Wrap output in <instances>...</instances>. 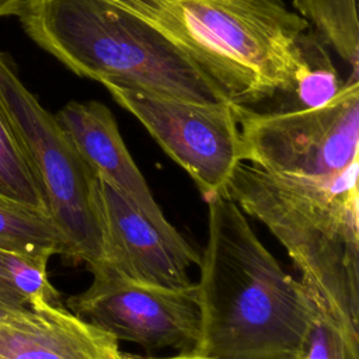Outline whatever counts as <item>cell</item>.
I'll return each instance as SVG.
<instances>
[{
    "mask_svg": "<svg viewBox=\"0 0 359 359\" xmlns=\"http://www.w3.org/2000/svg\"><path fill=\"white\" fill-rule=\"evenodd\" d=\"M304 359H359V334L318 313Z\"/></svg>",
    "mask_w": 359,
    "mask_h": 359,
    "instance_id": "cell-15",
    "label": "cell"
},
{
    "mask_svg": "<svg viewBox=\"0 0 359 359\" xmlns=\"http://www.w3.org/2000/svg\"><path fill=\"white\" fill-rule=\"evenodd\" d=\"M0 359H123L118 339L60 304L0 318Z\"/></svg>",
    "mask_w": 359,
    "mask_h": 359,
    "instance_id": "cell-10",
    "label": "cell"
},
{
    "mask_svg": "<svg viewBox=\"0 0 359 359\" xmlns=\"http://www.w3.org/2000/svg\"><path fill=\"white\" fill-rule=\"evenodd\" d=\"M17 15L34 42L80 77L230 102L167 34L111 0H24Z\"/></svg>",
    "mask_w": 359,
    "mask_h": 359,
    "instance_id": "cell-4",
    "label": "cell"
},
{
    "mask_svg": "<svg viewBox=\"0 0 359 359\" xmlns=\"http://www.w3.org/2000/svg\"><path fill=\"white\" fill-rule=\"evenodd\" d=\"M309 67L296 80L290 101L280 109L321 107L331 101L342 87L344 83L339 81L328 55L316 42L313 35L309 39Z\"/></svg>",
    "mask_w": 359,
    "mask_h": 359,
    "instance_id": "cell-14",
    "label": "cell"
},
{
    "mask_svg": "<svg viewBox=\"0 0 359 359\" xmlns=\"http://www.w3.org/2000/svg\"><path fill=\"white\" fill-rule=\"evenodd\" d=\"M55 118L98 180L125 195L153 223L172 226L132 158L107 105L98 101H70Z\"/></svg>",
    "mask_w": 359,
    "mask_h": 359,
    "instance_id": "cell-11",
    "label": "cell"
},
{
    "mask_svg": "<svg viewBox=\"0 0 359 359\" xmlns=\"http://www.w3.org/2000/svg\"><path fill=\"white\" fill-rule=\"evenodd\" d=\"M180 45L237 108L290 100L310 22L283 0H111Z\"/></svg>",
    "mask_w": 359,
    "mask_h": 359,
    "instance_id": "cell-2",
    "label": "cell"
},
{
    "mask_svg": "<svg viewBox=\"0 0 359 359\" xmlns=\"http://www.w3.org/2000/svg\"><path fill=\"white\" fill-rule=\"evenodd\" d=\"M102 86L185 170L206 202L226 194L233 171L243 163L237 107L226 101H195L132 86Z\"/></svg>",
    "mask_w": 359,
    "mask_h": 359,
    "instance_id": "cell-7",
    "label": "cell"
},
{
    "mask_svg": "<svg viewBox=\"0 0 359 359\" xmlns=\"http://www.w3.org/2000/svg\"><path fill=\"white\" fill-rule=\"evenodd\" d=\"M15 258L17 255L0 250V318L29 307L27 296L13 280L11 269Z\"/></svg>",
    "mask_w": 359,
    "mask_h": 359,
    "instance_id": "cell-16",
    "label": "cell"
},
{
    "mask_svg": "<svg viewBox=\"0 0 359 359\" xmlns=\"http://www.w3.org/2000/svg\"><path fill=\"white\" fill-rule=\"evenodd\" d=\"M199 259V331L191 355L210 359H304L318 311L259 241L227 195L208 202Z\"/></svg>",
    "mask_w": 359,
    "mask_h": 359,
    "instance_id": "cell-1",
    "label": "cell"
},
{
    "mask_svg": "<svg viewBox=\"0 0 359 359\" xmlns=\"http://www.w3.org/2000/svg\"><path fill=\"white\" fill-rule=\"evenodd\" d=\"M0 102L29 160L48 213L63 241V258L87 268L105 261L100 180L55 115L22 84L0 52Z\"/></svg>",
    "mask_w": 359,
    "mask_h": 359,
    "instance_id": "cell-5",
    "label": "cell"
},
{
    "mask_svg": "<svg viewBox=\"0 0 359 359\" xmlns=\"http://www.w3.org/2000/svg\"><path fill=\"white\" fill-rule=\"evenodd\" d=\"M87 289L67 299L72 313L118 341L147 351L189 353L199 331L196 286L171 289L135 282L107 262L90 268Z\"/></svg>",
    "mask_w": 359,
    "mask_h": 359,
    "instance_id": "cell-8",
    "label": "cell"
},
{
    "mask_svg": "<svg viewBox=\"0 0 359 359\" xmlns=\"http://www.w3.org/2000/svg\"><path fill=\"white\" fill-rule=\"evenodd\" d=\"M24 0H0V17L13 15L18 13Z\"/></svg>",
    "mask_w": 359,
    "mask_h": 359,
    "instance_id": "cell-17",
    "label": "cell"
},
{
    "mask_svg": "<svg viewBox=\"0 0 359 359\" xmlns=\"http://www.w3.org/2000/svg\"><path fill=\"white\" fill-rule=\"evenodd\" d=\"M243 161L269 174L331 180L359 163V81L316 108H237Z\"/></svg>",
    "mask_w": 359,
    "mask_h": 359,
    "instance_id": "cell-6",
    "label": "cell"
},
{
    "mask_svg": "<svg viewBox=\"0 0 359 359\" xmlns=\"http://www.w3.org/2000/svg\"><path fill=\"white\" fill-rule=\"evenodd\" d=\"M0 202L17 203L48 213L29 160L0 102ZM50 216V215H49Z\"/></svg>",
    "mask_w": 359,
    "mask_h": 359,
    "instance_id": "cell-13",
    "label": "cell"
},
{
    "mask_svg": "<svg viewBox=\"0 0 359 359\" xmlns=\"http://www.w3.org/2000/svg\"><path fill=\"white\" fill-rule=\"evenodd\" d=\"M105 261L123 276L153 286H191L201 255L175 230L153 223L135 203L100 180Z\"/></svg>",
    "mask_w": 359,
    "mask_h": 359,
    "instance_id": "cell-9",
    "label": "cell"
},
{
    "mask_svg": "<svg viewBox=\"0 0 359 359\" xmlns=\"http://www.w3.org/2000/svg\"><path fill=\"white\" fill-rule=\"evenodd\" d=\"M0 250L49 262L52 255H63L65 241L49 213L0 202Z\"/></svg>",
    "mask_w": 359,
    "mask_h": 359,
    "instance_id": "cell-12",
    "label": "cell"
},
{
    "mask_svg": "<svg viewBox=\"0 0 359 359\" xmlns=\"http://www.w3.org/2000/svg\"><path fill=\"white\" fill-rule=\"evenodd\" d=\"M226 194L286 250L317 311L359 334L358 164L331 180H306L243 161Z\"/></svg>",
    "mask_w": 359,
    "mask_h": 359,
    "instance_id": "cell-3",
    "label": "cell"
},
{
    "mask_svg": "<svg viewBox=\"0 0 359 359\" xmlns=\"http://www.w3.org/2000/svg\"><path fill=\"white\" fill-rule=\"evenodd\" d=\"M123 359H210V358H201L191 353H180L177 356H168V358H136L132 355H123Z\"/></svg>",
    "mask_w": 359,
    "mask_h": 359,
    "instance_id": "cell-18",
    "label": "cell"
}]
</instances>
